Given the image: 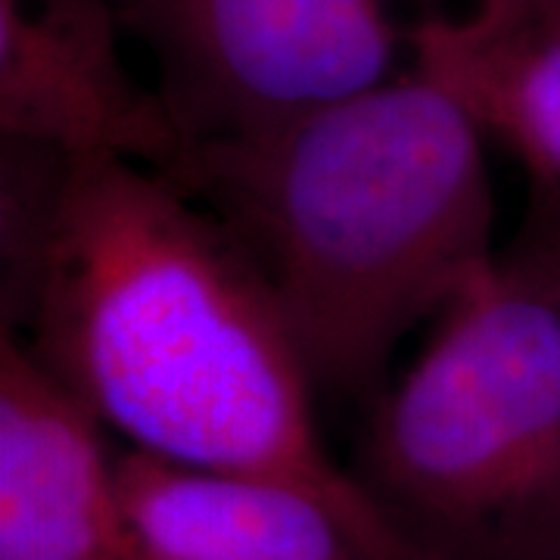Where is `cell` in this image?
Segmentation results:
<instances>
[{
	"label": "cell",
	"instance_id": "cell-5",
	"mask_svg": "<svg viewBox=\"0 0 560 560\" xmlns=\"http://www.w3.org/2000/svg\"><path fill=\"white\" fill-rule=\"evenodd\" d=\"M121 32L109 0H0V143L165 172L180 138Z\"/></svg>",
	"mask_w": 560,
	"mask_h": 560
},
{
	"label": "cell",
	"instance_id": "cell-3",
	"mask_svg": "<svg viewBox=\"0 0 560 560\" xmlns=\"http://www.w3.org/2000/svg\"><path fill=\"white\" fill-rule=\"evenodd\" d=\"M374 401L352 470L430 560H560V305L501 253Z\"/></svg>",
	"mask_w": 560,
	"mask_h": 560
},
{
	"label": "cell",
	"instance_id": "cell-2",
	"mask_svg": "<svg viewBox=\"0 0 560 560\" xmlns=\"http://www.w3.org/2000/svg\"><path fill=\"white\" fill-rule=\"evenodd\" d=\"M486 140L411 66L271 131L180 147L165 175L241 246L315 393L364 396L499 261Z\"/></svg>",
	"mask_w": 560,
	"mask_h": 560
},
{
	"label": "cell",
	"instance_id": "cell-9",
	"mask_svg": "<svg viewBox=\"0 0 560 560\" xmlns=\"http://www.w3.org/2000/svg\"><path fill=\"white\" fill-rule=\"evenodd\" d=\"M560 305V190L533 187L521 231L508 249Z\"/></svg>",
	"mask_w": 560,
	"mask_h": 560
},
{
	"label": "cell",
	"instance_id": "cell-7",
	"mask_svg": "<svg viewBox=\"0 0 560 560\" xmlns=\"http://www.w3.org/2000/svg\"><path fill=\"white\" fill-rule=\"evenodd\" d=\"M116 486L147 560H374L334 508L296 486L116 448Z\"/></svg>",
	"mask_w": 560,
	"mask_h": 560
},
{
	"label": "cell",
	"instance_id": "cell-8",
	"mask_svg": "<svg viewBox=\"0 0 560 560\" xmlns=\"http://www.w3.org/2000/svg\"><path fill=\"white\" fill-rule=\"evenodd\" d=\"M408 50L533 187L560 190V0H467L411 25Z\"/></svg>",
	"mask_w": 560,
	"mask_h": 560
},
{
	"label": "cell",
	"instance_id": "cell-1",
	"mask_svg": "<svg viewBox=\"0 0 560 560\" xmlns=\"http://www.w3.org/2000/svg\"><path fill=\"white\" fill-rule=\"evenodd\" d=\"M0 318L125 448L296 486L374 560H430L330 458L265 283L160 168L0 143Z\"/></svg>",
	"mask_w": 560,
	"mask_h": 560
},
{
	"label": "cell",
	"instance_id": "cell-4",
	"mask_svg": "<svg viewBox=\"0 0 560 560\" xmlns=\"http://www.w3.org/2000/svg\"><path fill=\"white\" fill-rule=\"evenodd\" d=\"M180 147L271 131L396 79L393 0H119Z\"/></svg>",
	"mask_w": 560,
	"mask_h": 560
},
{
	"label": "cell",
	"instance_id": "cell-6",
	"mask_svg": "<svg viewBox=\"0 0 560 560\" xmlns=\"http://www.w3.org/2000/svg\"><path fill=\"white\" fill-rule=\"evenodd\" d=\"M0 560H147L106 430L3 330Z\"/></svg>",
	"mask_w": 560,
	"mask_h": 560
}]
</instances>
